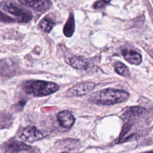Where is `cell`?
Here are the masks:
<instances>
[{
	"label": "cell",
	"mask_w": 153,
	"mask_h": 153,
	"mask_svg": "<svg viewBox=\"0 0 153 153\" xmlns=\"http://www.w3.org/2000/svg\"><path fill=\"white\" fill-rule=\"evenodd\" d=\"M129 97V93L123 90L106 88L95 93L92 95L91 100L102 105H113L126 101Z\"/></svg>",
	"instance_id": "6da1fadb"
},
{
	"label": "cell",
	"mask_w": 153,
	"mask_h": 153,
	"mask_svg": "<svg viewBox=\"0 0 153 153\" xmlns=\"http://www.w3.org/2000/svg\"><path fill=\"white\" fill-rule=\"evenodd\" d=\"M59 88V85L56 83L45 81L28 82L23 87V89L27 94L36 97L50 95L57 91Z\"/></svg>",
	"instance_id": "7a4b0ae2"
},
{
	"label": "cell",
	"mask_w": 153,
	"mask_h": 153,
	"mask_svg": "<svg viewBox=\"0 0 153 153\" xmlns=\"http://www.w3.org/2000/svg\"><path fill=\"white\" fill-rule=\"evenodd\" d=\"M3 7L4 11L14 17V20L17 22L26 23L32 18V15L29 11L21 8L13 1L8 0L5 2Z\"/></svg>",
	"instance_id": "3957f363"
},
{
	"label": "cell",
	"mask_w": 153,
	"mask_h": 153,
	"mask_svg": "<svg viewBox=\"0 0 153 153\" xmlns=\"http://www.w3.org/2000/svg\"><path fill=\"white\" fill-rule=\"evenodd\" d=\"M96 84L92 82H84L69 88L66 93L68 97H81L90 93L95 88Z\"/></svg>",
	"instance_id": "277c9868"
},
{
	"label": "cell",
	"mask_w": 153,
	"mask_h": 153,
	"mask_svg": "<svg viewBox=\"0 0 153 153\" xmlns=\"http://www.w3.org/2000/svg\"><path fill=\"white\" fill-rule=\"evenodd\" d=\"M44 137V134L42 131L38 130L35 126H27L25 127L20 137L24 141L27 142H33L42 139Z\"/></svg>",
	"instance_id": "5b68a950"
},
{
	"label": "cell",
	"mask_w": 153,
	"mask_h": 153,
	"mask_svg": "<svg viewBox=\"0 0 153 153\" xmlns=\"http://www.w3.org/2000/svg\"><path fill=\"white\" fill-rule=\"evenodd\" d=\"M21 4L30 7L33 10L44 12L47 11L50 6V0H18Z\"/></svg>",
	"instance_id": "8992f818"
},
{
	"label": "cell",
	"mask_w": 153,
	"mask_h": 153,
	"mask_svg": "<svg viewBox=\"0 0 153 153\" xmlns=\"http://www.w3.org/2000/svg\"><path fill=\"white\" fill-rule=\"evenodd\" d=\"M57 118L60 126L65 128H70L75 121L73 115L66 110L59 112L57 115Z\"/></svg>",
	"instance_id": "52a82bcc"
},
{
	"label": "cell",
	"mask_w": 153,
	"mask_h": 153,
	"mask_svg": "<svg viewBox=\"0 0 153 153\" xmlns=\"http://www.w3.org/2000/svg\"><path fill=\"white\" fill-rule=\"evenodd\" d=\"M6 152H33V148L19 141H12L7 144Z\"/></svg>",
	"instance_id": "ba28073f"
},
{
	"label": "cell",
	"mask_w": 153,
	"mask_h": 153,
	"mask_svg": "<svg viewBox=\"0 0 153 153\" xmlns=\"http://www.w3.org/2000/svg\"><path fill=\"white\" fill-rule=\"evenodd\" d=\"M122 54L125 60L131 65H139L142 62L141 54L134 51L124 50L122 51Z\"/></svg>",
	"instance_id": "9c48e42d"
},
{
	"label": "cell",
	"mask_w": 153,
	"mask_h": 153,
	"mask_svg": "<svg viewBox=\"0 0 153 153\" xmlns=\"http://www.w3.org/2000/svg\"><path fill=\"white\" fill-rule=\"evenodd\" d=\"M71 65L77 69L85 70L88 68L89 62L88 60L82 56H73L69 60Z\"/></svg>",
	"instance_id": "30bf717a"
},
{
	"label": "cell",
	"mask_w": 153,
	"mask_h": 153,
	"mask_svg": "<svg viewBox=\"0 0 153 153\" xmlns=\"http://www.w3.org/2000/svg\"><path fill=\"white\" fill-rule=\"evenodd\" d=\"M75 20L73 14L71 13L63 28V33L67 37H71L75 31Z\"/></svg>",
	"instance_id": "8fae6325"
},
{
	"label": "cell",
	"mask_w": 153,
	"mask_h": 153,
	"mask_svg": "<svg viewBox=\"0 0 153 153\" xmlns=\"http://www.w3.org/2000/svg\"><path fill=\"white\" fill-rule=\"evenodd\" d=\"M114 69L117 74L123 76L127 77L129 76L128 68L126 65L120 62H117L115 63Z\"/></svg>",
	"instance_id": "7c38bea8"
},
{
	"label": "cell",
	"mask_w": 153,
	"mask_h": 153,
	"mask_svg": "<svg viewBox=\"0 0 153 153\" xmlns=\"http://www.w3.org/2000/svg\"><path fill=\"white\" fill-rule=\"evenodd\" d=\"M53 25L54 23L52 21L48 19H44L39 24V27L44 32L48 33L52 29Z\"/></svg>",
	"instance_id": "4fadbf2b"
},
{
	"label": "cell",
	"mask_w": 153,
	"mask_h": 153,
	"mask_svg": "<svg viewBox=\"0 0 153 153\" xmlns=\"http://www.w3.org/2000/svg\"><path fill=\"white\" fill-rule=\"evenodd\" d=\"M111 1V0H97L94 4L93 7L95 9L102 8L109 4Z\"/></svg>",
	"instance_id": "5bb4252c"
},
{
	"label": "cell",
	"mask_w": 153,
	"mask_h": 153,
	"mask_svg": "<svg viewBox=\"0 0 153 153\" xmlns=\"http://www.w3.org/2000/svg\"><path fill=\"white\" fill-rule=\"evenodd\" d=\"M0 21L4 22H15L11 17L1 11H0Z\"/></svg>",
	"instance_id": "9a60e30c"
}]
</instances>
